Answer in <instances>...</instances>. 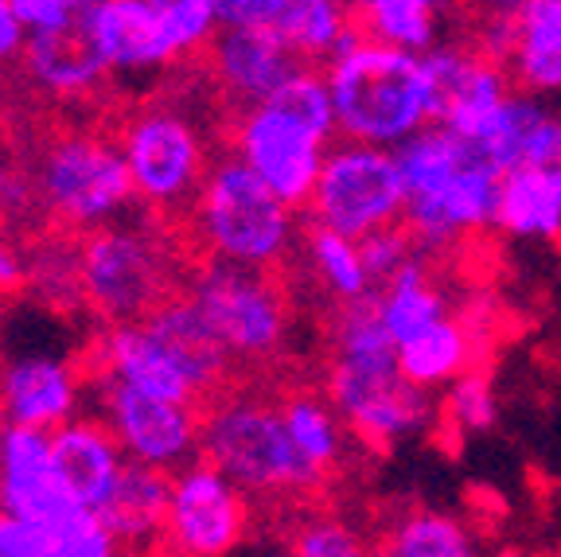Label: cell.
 Segmentation results:
<instances>
[{
  "label": "cell",
  "instance_id": "obj_11",
  "mask_svg": "<svg viewBox=\"0 0 561 557\" xmlns=\"http://www.w3.org/2000/svg\"><path fill=\"white\" fill-rule=\"evenodd\" d=\"M94 413L114 429L125 456L160 471L184 468L203 448V406L137 390L110 375L90 371Z\"/></svg>",
  "mask_w": 561,
  "mask_h": 557
},
{
  "label": "cell",
  "instance_id": "obj_10",
  "mask_svg": "<svg viewBox=\"0 0 561 557\" xmlns=\"http://www.w3.org/2000/svg\"><path fill=\"white\" fill-rule=\"evenodd\" d=\"M405 203L410 192L394 152L347 137L343 145L335 140L328 145L324 168L305 211L312 223L363 238L386 223H398L405 215Z\"/></svg>",
  "mask_w": 561,
  "mask_h": 557
},
{
  "label": "cell",
  "instance_id": "obj_25",
  "mask_svg": "<svg viewBox=\"0 0 561 557\" xmlns=\"http://www.w3.org/2000/svg\"><path fill=\"white\" fill-rule=\"evenodd\" d=\"M495 227L518 238H561V180L538 164L503 172Z\"/></svg>",
  "mask_w": 561,
  "mask_h": 557
},
{
  "label": "cell",
  "instance_id": "obj_33",
  "mask_svg": "<svg viewBox=\"0 0 561 557\" xmlns=\"http://www.w3.org/2000/svg\"><path fill=\"white\" fill-rule=\"evenodd\" d=\"M0 218L9 227H24V223H44L39 215V200H35L32 175L20 172L16 160L9 157V148L0 145Z\"/></svg>",
  "mask_w": 561,
  "mask_h": 557
},
{
  "label": "cell",
  "instance_id": "obj_32",
  "mask_svg": "<svg viewBox=\"0 0 561 557\" xmlns=\"http://www.w3.org/2000/svg\"><path fill=\"white\" fill-rule=\"evenodd\" d=\"M445 429L448 436H465V433H480L495 421V394H491V375L488 366H472L465 375L456 378L453 394L445 401Z\"/></svg>",
  "mask_w": 561,
  "mask_h": 557
},
{
  "label": "cell",
  "instance_id": "obj_16",
  "mask_svg": "<svg viewBox=\"0 0 561 557\" xmlns=\"http://www.w3.org/2000/svg\"><path fill=\"white\" fill-rule=\"evenodd\" d=\"M0 507L47 531H55L70 511H79L55 468L51 429L0 421Z\"/></svg>",
  "mask_w": 561,
  "mask_h": 557
},
{
  "label": "cell",
  "instance_id": "obj_26",
  "mask_svg": "<svg viewBox=\"0 0 561 557\" xmlns=\"http://www.w3.org/2000/svg\"><path fill=\"white\" fill-rule=\"evenodd\" d=\"M44 308L62 316L87 312V293H82V258L79 235L47 227L27 242V293Z\"/></svg>",
  "mask_w": 561,
  "mask_h": 557
},
{
  "label": "cell",
  "instance_id": "obj_30",
  "mask_svg": "<svg viewBox=\"0 0 561 557\" xmlns=\"http://www.w3.org/2000/svg\"><path fill=\"white\" fill-rule=\"evenodd\" d=\"M440 0H351V27L363 39L398 47L433 44Z\"/></svg>",
  "mask_w": 561,
  "mask_h": 557
},
{
  "label": "cell",
  "instance_id": "obj_34",
  "mask_svg": "<svg viewBox=\"0 0 561 557\" xmlns=\"http://www.w3.org/2000/svg\"><path fill=\"white\" fill-rule=\"evenodd\" d=\"M0 557H55V538L47 526L0 507Z\"/></svg>",
  "mask_w": 561,
  "mask_h": 557
},
{
  "label": "cell",
  "instance_id": "obj_28",
  "mask_svg": "<svg viewBox=\"0 0 561 557\" xmlns=\"http://www.w3.org/2000/svg\"><path fill=\"white\" fill-rule=\"evenodd\" d=\"M300 258L332 300H355V296L375 293L359 238L324 227V223H312L308 230H300Z\"/></svg>",
  "mask_w": 561,
  "mask_h": 557
},
{
  "label": "cell",
  "instance_id": "obj_4",
  "mask_svg": "<svg viewBox=\"0 0 561 557\" xmlns=\"http://www.w3.org/2000/svg\"><path fill=\"white\" fill-rule=\"evenodd\" d=\"M324 70L343 137L394 145L433 117L430 67L410 47L363 39L351 27Z\"/></svg>",
  "mask_w": 561,
  "mask_h": 557
},
{
  "label": "cell",
  "instance_id": "obj_35",
  "mask_svg": "<svg viewBox=\"0 0 561 557\" xmlns=\"http://www.w3.org/2000/svg\"><path fill=\"white\" fill-rule=\"evenodd\" d=\"M27 293V242L16 238V227L0 218V300H16Z\"/></svg>",
  "mask_w": 561,
  "mask_h": 557
},
{
  "label": "cell",
  "instance_id": "obj_6",
  "mask_svg": "<svg viewBox=\"0 0 561 557\" xmlns=\"http://www.w3.org/2000/svg\"><path fill=\"white\" fill-rule=\"evenodd\" d=\"M27 175H32L44 223L55 230H67V235H90V230L133 215L140 207L122 140L110 133H55L39 145Z\"/></svg>",
  "mask_w": 561,
  "mask_h": 557
},
{
  "label": "cell",
  "instance_id": "obj_15",
  "mask_svg": "<svg viewBox=\"0 0 561 557\" xmlns=\"http://www.w3.org/2000/svg\"><path fill=\"white\" fill-rule=\"evenodd\" d=\"M199 59L207 82L222 94L227 110L265 102L300 67L297 55L265 24H222Z\"/></svg>",
  "mask_w": 561,
  "mask_h": 557
},
{
  "label": "cell",
  "instance_id": "obj_21",
  "mask_svg": "<svg viewBox=\"0 0 561 557\" xmlns=\"http://www.w3.org/2000/svg\"><path fill=\"white\" fill-rule=\"evenodd\" d=\"M168 496H172V471L149 468L129 461L117 479L114 496L105 499L102 514L110 531L122 542V554H152L164 549Z\"/></svg>",
  "mask_w": 561,
  "mask_h": 557
},
{
  "label": "cell",
  "instance_id": "obj_29",
  "mask_svg": "<svg viewBox=\"0 0 561 557\" xmlns=\"http://www.w3.org/2000/svg\"><path fill=\"white\" fill-rule=\"evenodd\" d=\"M285 549L300 557H359L370 554V534L359 526H351L347 514L335 507H324V499H308V503H293L280 526Z\"/></svg>",
  "mask_w": 561,
  "mask_h": 557
},
{
  "label": "cell",
  "instance_id": "obj_37",
  "mask_svg": "<svg viewBox=\"0 0 561 557\" xmlns=\"http://www.w3.org/2000/svg\"><path fill=\"white\" fill-rule=\"evenodd\" d=\"M24 44H27L24 20L16 16L12 0H0V70L16 67L20 55H24Z\"/></svg>",
  "mask_w": 561,
  "mask_h": 557
},
{
  "label": "cell",
  "instance_id": "obj_17",
  "mask_svg": "<svg viewBox=\"0 0 561 557\" xmlns=\"http://www.w3.org/2000/svg\"><path fill=\"white\" fill-rule=\"evenodd\" d=\"M425 67L433 87V117L465 137H483L507 102V75L465 47L433 52Z\"/></svg>",
  "mask_w": 561,
  "mask_h": 557
},
{
  "label": "cell",
  "instance_id": "obj_2",
  "mask_svg": "<svg viewBox=\"0 0 561 557\" xmlns=\"http://www.w3.org/2000/svg\"><path fill=\"white\" fill-rule=\"evenodd\" d=\"M184 227L195 258H222L262 270H285L300 246L297 207L280 200L227 145L210 160Z\"/></svg>",
  "mask_w": 561,
  "mask_h": 557
},
{
  "label": "cell",
  "instance_id": "obj_22",
  "mask_svg": "<svg viewBox=\"0 0 561 557\" xmlns=\"http://www.w3.org/2000/svg\"><path fill=\"white\" fill-rule=\"evenodd\" d=\"M265 24L300 62L328 67L351 32V0H265Z\"/></svg>",
  "mask_w": 561,
  "mask_h": 557
},
{
  "label": "cell",
  "instance_id": "obj_7",
  "mask_svg": "<svg viewBox=\"0 0 561 557\" xmlns=\"http://www.w3.org/2000/svg\"><path fill=\"white\" fill-rule=\"evenodd\" d=\"M51 308L39 300L16 305L0 340V421L35 429H59L90 401V359L44 340Z\"/></svg>",
  "mask_w": 561,
  "mask_h": 557
},
{
  "label": "cell",
  "instance_id": "obj_9",
  "mask_svg": "<svg viewBox=\"0 0 561 557\" xmlns=\"http://www.w3.org/2000/svg\"><path fill=\"white\" fill-rule=\"evenodd\" d=\"M324 390L367 453H390L430 421L425 394L405 378L398 351L324 355Z\"/></svg>",
  "mask_w": 561,
  "mask_h": 557
},
{
  "label": "cell",
  "instance_id": "obj_13",
  "mask_svg": "<svg viewBox=\"0 0 561 557\" xmlns=\"http://www.w3.org/2000/svg\"><path fill=\"white\" fill-rule=\"evenodd\" d=\"M222 145L254 168L280 200L305 211L316 192V180H320V168H324L332 140L316 137L308 125L285 114L280 105L257 102L245 105V110H230Z\"/></svg>",
  "mask_w": 561,
  "mask_h": 557
},
{
  "label": "cell",
  "instance_id": "obj_24",
  "mask_svg": "<svg viewBox=\"0 0 561 557\" xmlns=\"http://www.w3.org/2000/svg\"><path fill=\"white\" fill-rule=\"evenodd\" d=\"M398 363H402L405 378L421 390L440 383H456V378L480 366V343H476L472 328L460 320L440 316L437 323L421 328L417 336L398 343Z\"/></svg>",
  "mask_w": 561,
  "mask_h": 557
},
{
  "label": "cell",
  "instance_id": "obj_12",
  "mask_svg": "<svg viewBox=\"0 0 561 557\" xmlns=\"http://www.w3.org/2000/svg\"><path fill=\"white\" fill-rule=\"evenodd\" d=\"M250 523H254V499L207 456H195L172 471L160 554L222 557L250 538Z\"/></svg>",
  "mask_w": 561,
  "mask_h": 557
},
{
  "label": "cell",
  "instance_id": "obj_8",
  "mask_svg": "<svg viewBox=\"0 0 561 557\" xmlns=\"http://www.w3.org/2000/svg\"><path fill=\"white\" fill-rule=\"evenodd\" d=\"M137 203L152 215L184 218L210 172V140L192 105L140 102L117 129Z\"/></svg>",
  "mask_w": 561,
  "mask_h": 557
},
{
  "label": "cell",
  "instance_id": "obj_14",
  "mask_svg": "<svg viewBox=\"0 0 561 557\" xmlns=\"http://www.w3.org/2000/svg\"><path fill=\"white\" fill-rule=\"evenodd\" d=\"M79 20L110 82H152L184 62L149 0H79Z\"/></svg>",
  "mask_w": 561,
  "mask_h": 557
},
{
  "label": "cell",
  "instance_id": "obj_31",
  "mask_svg": "<svg viewBox=\"0 0 561 557\" xmlns=\"http://www.w3.org/2000/svg\"><path fill=\"white\" fill-rule=\"evenodd\" d=\"M157 20L164 24L168 39L175 44L180 59H199L210 47V39L219 35L222 20L215 0H149Z\"/></svg>",
  "mask_w": 561,
  "mask_h": 557
},
{
  "label": "cell",
  "instance_id": "obj_1",
  "mask_svg": "<svg viewBox=\"0 0 561 557\" xmlns=\"http://www.w3.org/2000/svg\"><path fill=\"white\" fill-rule=\"evenodd\" d=\"M199 456H207L265 507L328 499L335 488L297 448L280 413V394L257 383H230L222 394L203 401Z\"/></svg>",
  "mask_w": 561,
  "mask_h": 557
},
{
  "label": "cell",
  "instance_id": "obj_27",
  "mask_svg": "<svg viewBox=\"0 0 561 557\" xmlns=\"http://www.w3.org/2000/svg\"><path fill=\"white\" fill-rule=\"evenodd\" d=\"M375 538L378 554L394 557H465L472 554V534L465 526L437 511H417V507H394L378 523Z\"/></svg>",
  "mask_w": 561,
  "mask_h": 557
},
{
  "label": "cell",
  "instance_id": "obj_23",
  "mask_svg": "<svg viewBox=\"0 0 561 557\" xmlns=\"http://www.w3.org/2000/svg\"><path fill=\"white\" fill-rule=\"evenodd\" d=\"M277 394H280V413H285V425H289L297 448L335 484V479L343 476L347 441H355V433H351L347 421L340 418L335 401L328 398L324 383L320 386L297 383Z\"/></svg>",
  "mask_w": 561,
  "mask_h": 557
},
{
  "label": "cell",
  "instance_id": "obj_3",
  "mask_svg": "<svg viewBox=\"0 0 561 557\" xmlns=\"http://www.w3.org/2000/svg\"><path fill=\"white\" fill-rule=\"evenodd\" d=\"M82 293L98 323H125L149 316L164 296L180 293L187 277L184 235L172 218L137 207L105 227L79 235Z\"/></svg>",
  "mask_w": 561,
  "mask_h": 557
},
{
  "label": "cell",
  "instance_id": "obj_5",
  "mask_svg": "<svg viewBox=\"0 0 561 557\" xmlns=\"http://www.w3.org/2000/svg\"><path fill=\"white\" fill-rule=\"evenodd\" d=\"M277 273L222 258H192L187 265L184 293L203 308L242 378L273 375L289 355L297 312L289 285Z\"/></svg>",
  "mask_w": 561,
  "mask_h": 557
},
{
  "label": "cell",
  "instance_id": "obj_19",
  "mask_svg": "<svg viewBox=\"0 0 561 557\" xmlns=\"http://www.w3.org/2000/svg\"><path fill=\"white\" fill-rule=\"evenodd\" d=\"M51 448L67 496L79 507L102 511L105 499L114 496L125 464H129L114 429L105 425L98 413H75L59 429H51Z\"/></svg>",
  "mask_w": 561,
  "mask_h": 557
},
{
  "label": "cell",
  "instance_id": "obj_38",
  "mask_svg": "<svg viewBox=\"0 0 561 557\" xmlns=\"http://www.w3.org/2000/svg\"><path fill=\"white\" fill-rule=\"evenodd\" d=\"M222 24H257L265 12V0H215Z\"/></svg>",
  "mask_w": 561,
  "mask_h": 557
},
{
  "label": "cell",
  "instance_id": "obj_36",
  "mask_svg": "<svg viewBox=\"0 0 561 557\" xmlns=\"http://www.w3.org/2000/svg\"><path fill=\"white\" fill-rule=\"evenodd\" d=\"M16 16L24 20L27 32H47L79 20V0H12Z\"/></svg>",
  "mask_w": 561,
  "mask_h": 557
},
{
  "label": "cell",
  "instance_id": "obj_18",
  "mask_svg": "<svg viewBox=\"0 0 561 557\" xmlns=\"http://www.w3.org/2000/svg\"><path fill=\"white\" fill-rule=\"evenodd\" d=\"M16 67L24 70L27 87L51 102H90L110 82V70L90 44L82 20L47 27V32H27Z\"/></svg>",
  "mask_w": 561,
  "mask_h": 557
},
{
  "label": "cell",
  "instance_id": "obj_20",
  "mask_svg": "<svg viewBox=\"0 0 561 557\" xmlns=\"http://www.w3.org/2000/svg\"><path fill=\"white\" fill-rule=\"evenodd\" d=\"M515 94L561 90V0H518L511 20V47L503 59Z\"/></svg>",
  "mask_w": 561,
  "mask_h": 557
}]
</instances>
